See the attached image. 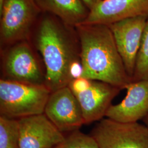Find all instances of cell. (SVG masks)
Segmentation results:
<instances>
[{
  "instance_id": "obj_1",
  "label": "cell",
  "mask_w": 148,
  "mask_h": 148,
  "mask_svg": "<svg viewBox=\"0 0 148 148\" xmlns=\"http://www.w3.org/2000/svg\"><path fill=\"white\" fill-rule=\"evenodd\" d=\"M81 77L104 82L121 90L132 81L127 74L109 27L79 24Z\"/></svg>"
},
{
  "instance_id": "obj_2",
  "label": "cell",
  "mask_w": 148,
  "mask_h": 148,
  "mask_svg": "<svg viewBox=\"0 0 148 148\" xmlns=\"http://www.w3.org/2000/svg\"><path fill=\"white\" fill-rule=\"evenodd\" d=\"M36 45L46 68L45 85L51 92L81 77L82 67L74 42L53 19L45 18L40 23Z\"/></svg>"
},
{
  "instance_id": "obj_3",
  "label": "cell",
  "mask_w": 148,
  "mask_h": 148,
  "mask_svg": "<svg viewBox=\"0 0 148 148\" xmlns=\"http://www.w3.org/2000/svg\"><path fill=\"white\" fill-rule=\"evenodd\" d=\"M51 93V90L45 85L1 79V115L19 120L44 114Z\"/></svg>"
},
{
  "instance_id": "obj_4",
  "label": "cell",
  "mask_w": 148,
  "mask_h": 148,
  "mask_svg": "<svg viewBox=\"0 0 148 148\" xmlns=\"http://www.w3.org/2000/svg\"><path fill=\"white\" fill-rule=\"evenodd\" d=\"M68 86L79 103L85 124L104 119L111 101L121 90L104 82L82 77L73 79Z\"/></svg>"
},
{
  "instance_id": "obj_5",
  "label": "cell",
  "mask_w": 148,
  "mask_h": 148,
  "mask_svg": "<svg viewBox=\"0 0 148 148\" xmlns=\"http://www.w3.org/2000/svg\"><path fill=\"white\" fill-rule=\"evenodd\" d=\"M90 135L99 148H148V128L137 122H121L103 119Z\"/></svg>"
},
{
  "instance_id": "obj_6",
  "label": "cell",
  "mask_w": 148,
  "mask_h": 148,
  "mask_svg": "<svg viewBox=\"0 0 148 148\" xmlns=\"http://www.w3.org/2000/svg\"><path fill=\"white\" fill-rule=\"evenodd\" d=\"M40 11L35 0H4L0 7L1 42L14 45L24 41Z\"/></svg>"
},
{
  "instance_id": "obj_7",
  "label": "cell",
  "mask_w": 148,
  "mask_h": 148,
  "mask_svg": "<svg viewBox=\"0 0 148 148\" xmlns=\"http://www.w3.org/2000/svg\"><path fill=\"white\" fill-rule=\"evenodd\" d=\"M44 114L64 134L78 131L85 124L79 103L68 86L51 92Z\"/></svg>"
},
{
  "instance_id": "obj_8",
  "label": "cell",
  "mask_w": 148,
  "mask_h": 148,
  "mask_svg": "<svg viewBox=\"0 0 148 148\" xmlns=\"http://www.w3.org/2000/svg\"><path fill=\"white\" fill-rule=\"evenodd\" d=\"M148 17L125 19L109 25L125 69L132 79Z\"/></svg>"
},
{
  "instance_id": "obj_9",
  "label": "cell",
  "mask_w": 148,
  "mask_h": 148,
  "mask_svg": "<svg viewBox=\"0 0 148 148\" xmlns=\"http://www.w3.org/2000/svg\"><path fill=\"white\" fill-rule=\"evenodd\" d=\"M3 71L6 79L34 85H45V76L31 48L24 41L12 45L5 53Z\"/></svg>"
},
{
  "instance_id": "obj_10",
  "label": "cell",
  "mask_w": 148,
  "mask_h": 148,
  "mask_svg": "<svg viewBox=\"0 0 148 148\" xmlns=\"http://www.w3.org/2000/svg\"><path fill=\"white\" fill-rule=\"evenodd\" d=\"M21 148H53L65 136L45 114L18 120Z\"/></svg>"
},
{
  "instance_id": "obj_11",
  "label": "cell",
  "mask_w": 148,
  "mask_h": 148,
  "mask_svg": "<svg viewBox=\"0 0 148 148\" xmlns=\"http://www.w3.org/2000/svg\"><path fill=\"white\" fill-rule=\"evenodd\" d=\"M138 16L148 17V0H102L81 24H104Z\"/></svg>"
},
{
  "instance_id": "obj_12",
  "label": "cell",
  "mask_w": 148,
  "mask_h": 148,
  "mask_svg": "<svg viewBox=\"0 0 148 148\" xmlns=\"http://www.w3.org/2000/svg\"><path fill=\"white\" fill-rule=\"evenodd\" d=\"M122 101L111 105L106 117L121 122H137L148 114V80L131 81L126 86Z\"/></svg>"
},
{
  "instance_id": "obj_13",
  "label": "cell",
  "mask_w": 148,
  "mask_h": 148,
  "mask_svg": "<svg viewBox=\"0 0 148 148\" xmlns=\"http://www.w3.org/2000/svg\"><path fill=\"white\" fill-rule=\"evenodd\" d=\"M40 10L58 16L65 24L77 26L85 21L90 10L82 0H35Z\"/></svg>"
},
{
  "instance_id": "obj_14",
  "label": "cell",
  "mask_w": 148,
  "mask_h": 148,
  "mask_svg": "<svg viewBox=\"0 0 148 148\" xmlns=\"http://www.w3.org/2000/svg\"><path fill=\"white\" fill-rule=\"evenodd\" d=\"M0 148H21L18 120L0 116Z\"/></svg>"
},
{
  "instance_id": "obj_15",
  "label": "cell",
  "mask_w": 148,
  "mask_h": 148,
  "mask_svg": "<svg viewBox=\"0 0 148 148\" xmlns=\"http://www.w3.org/2000/svg\"><path fill=\"white\" fill-rule=\"evenodd\" d=\"M140 80H148V19L143 32L132 81Z\"/></svg>"
},
{
  "instance_id": "obj_16",
  "label": "cell",
  "mask_w": 148,
  "mask_h": 148,
  "mask_svg": "<svg viewBox=\"0 0 148 148\" xmlns=\"http://www.w3.org/2000/svg\"><path fill=\"white\" fill-rule=\"evenodd\" d=\"M53 148H99L95 139L79 130L69 133L63 140Z\"/></svg>"
},
{
  "instance_id": "obj_17",
  "label": "cell",
  "mask_w": 148,
  "mask_h": 148,
  "mask_svg": "<svg viewBox=\"0 0 148 148\" xmlns=\"http://www.w3.org/2000/svg\"><path fill=\"white\" fill-rule=\"evenodd\" d=\"M87 8L90 10L102 0H82Z\"/></svg>"
},
{
  "instance_id": "obj_18",
  "label": "cell",
  "mask_w": 148,
  "mask_h": 148,
  "mask_svg": "<svg viewBox=\"0 0 148 148\" xmlns=\"http://www.w3.org/2000/svg\"><path fill=\"white\" fill-rule=\"evenodd\" d=\"M144 123V125L147 127L148 128V114L144 118V119L143 120Z\"/></svg>"
},
{
  "instance_id": "obj_19",
  "label": "cell",
  "mask_w": 148,
  "mask_h": 148,
  "mask_svg": "<svg viewBox=\"0 0 148 148\" xmlns=\"http://www.w3.org/2000/svg\"><path fill=\"white\" fill-rule=\"evenodd\" d=\"M3 1H4V0H0V7L2 5L3 2Z\"/></svg>"
}]
</instances>
